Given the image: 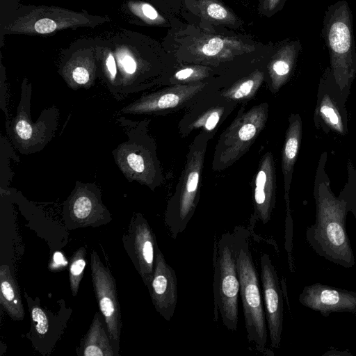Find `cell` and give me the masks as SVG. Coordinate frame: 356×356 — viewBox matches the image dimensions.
<instances>
[{"label":"cell","mask_w":356,"mask_h":356,"mask_svg":"<svg viewBox=\"0 0 356 356\" xmlns=\"http://www.w3.org/2000/svg\"><path fill=\"white\" fill-rule=\"evenodd\" d=\"M163 45L179 64L211 67L221 76H245L266 65L274 43L244 32H208L177 17Z\"/></svg>","instance_id":"cell-1"},{"label":"cell","mask_w":356,"mask_h":356,"mask_svg":"<svg viewBox=\"0 0 356 356\" xmlns=\"http://www.w3.org/2000/svg\"><path fill=\"white\" fill-rule=\"evenodd\" d=\"M327 160V154L324 152L319 158L314 178L315 222L306 229V241L319 256L349 268L355 263L346 227L347 213L352 206V182L348 176L346 187L340 196L336 197L325 171Z\"/></svg>","instance_id":"cell-2"},{"label":"cell","mask_w":356,"mask_h":356,"mask_svg":"<svg viewBox=\"0 0 356 356\" xmlns=\"http://www.w3.org/2000/svg\"><path fill=\"white\" fill-rule=\"evenodd\" d=\"M238 236L236 268L247 339L253 350L265 355L273 356L267 348L268 328L258 274L250 247L249 229L235 227Z\"/></svg>","instance_id":"cell-3"},{"label":"cell","mask_w":356,"mask_h":356,"mask_svg":"<svg viewBox=\"0 0 356 356\" xmlns=\"http://www.w3.org/2000/svg\"><path fill=\"white\" fill-rule=\"evenodd\" d=\"M353 15L346 0L328 6L323 20L322 35L330 56V68L342 92L348 97L356 76V47Z\"/></svg>","instance_id":"cell-4"},{"label":"cell","mask_w":356,"mask_h":356,"mask_svg":"<svg viewBox=\"0 0 356 356\" xmlns=\"http://www.w3.org/2000/svg\"><path fill=\"white\" fill-rule=\"evenodd\" d=\"M238 236L234 228L215 238L213 265V321L221 319L224 326L231 331L238 327V299L240 282L236 268Z\"/></svg>","instance_id":"cell-5"},{"label":"cell","mask_w":356,"mask_h":356,"mask_svg":"<svg viewBox=\"0 0 356 356\" xmlns=\"http://www.w3.org/2000/svg\"><path fill=\"white\" fill-rule=\"evenodd\" d=\"M210 138L198 133L188 147L184 168L164 214L170 236L176 239L184 232L199 202L206 151Z\"/></svg>","instance_id":"cell-6"},{"label":"cell","mask_w":356,"mask_h":356,"mask_svg":"<svg viewBox=\"0 0 356 356\" xmlns=\"http://www.w3.org/2000/svg\"><path fill=\"white\" fill-rule=\"evenodd\" d=\"M147 121L129 130L128 140L113 152L115 161L129 181L143 184L152 191L161 186L163 176L157 156L156 145L147 133Z\"/></svg>","instance_id":"cell-7"},{"label":"cell","mask_w":356,"mask_h":356,"mask_svg":"<svg viewBox=\"0 0 356 356\" xmlns=\"http://www.w3.org/2000/svg\"><path fill=\"white\" fill-rule=\"evenodd\" d=\"M269 105L262 102L245 111L240 108L232 123L220 134L216 145L212 170L222 171L242 157L264 130L268 120Z\"/></svg>","instance_id":"cell-8"},{"label":"cell","mask_w":356,"mask_h":356,"mask_svg":"<svg viewBox=\"0 0 356 356\" xmlns=\"http://www.w3.org/2000/svg\"><path fill=\"white\" fill-rule=\"evenodd\" d=\"M237 104L224 97L220 91L208 89L186 108L178 123L180 136L185 138L198 131L212 139Z\"/></svg>","instance_id":"cell-9"},{"label":"cell","mask_w":356,"mask_h":356,"mask_svg":"<svg viewBox=\"0 0 356 356\" xmlns=\"http://www.w3.org/2000/svg\"><path fill=\"white\" fill-rule=\"evenodd\" d=\"M215 80L191 83L168 85L142 96L124 107L121 112L129 114L165 115L191 105Z\"/></svg>","instance_id":"cell-10"},{"label":"cell","mask_w":356,"mask_h":356,"mask_svg":"<svg viewBox=\"0 0 356 356\" xmlns=\"http://www.w3.org/2000/svg\"><path fill=\"white\" fill-rule=\"evenodd\" d=\"M348 97L337 83L330 67L324 70L317 90L314 122L325 133L344 136L348 133Z\"/></svg>","instance_id":"cell-11"},{"label":"cell","mask_w":356,"mask_h":356,"mask_svg":"<svg viewBox=\"0 0 356 356\" xmlns=\"http://www.w3.org/2000/svg\"><path fill=\"white\" fill-rule=\"evenodd\" d=\"M90 268L94 291L106 331L114 350H118L122 320L115 280L95 250L90 254Z\"/></svg>","instance_id":"cell-12"},{"label":"cell","mask_w":356,"mask_h":356,"mask_svg":"<svg viewBox=\"0 0 356 356\" xmlns=\"http://www.w3.org/2000/svg\"><path fill=\"white\" fill-rule=\"evenodd\" d=\"M31 90H22L17 113L11 122L10 138L15 145L23 154L40 150L51 140L56 130V120L50 121L49 113L36 123L31 122L29 115V100Z\"/></svg>","instance_id":"cell-13"},{"label":"cell","mask_w":356,"mask_h":356,"mask_svg":"<svg viewBox=\"0 0 356 356\" xmlns=\"http://www.w3.org/2000/svg\"><path fill=\"white\" fill-rule=\"evenodd\" d=\"M180 17L208 32H242L245 22L221 0H183Z\"/></svg>","instance_id":"cell-14"},{"label":"cell","mask_w":356,"mask_h":356,"mask_svg":"<svg viewBox=\"0 0 356 356\" xmlns=\"http://www.w3.org/2000/svg\"><path fill=\"white\" fill-rule=\"evenodd\" d=\"M263 301L270 345L279 348L283 331L284 305L277 270L270 256L263 253L259 258Z\"/></svg>","instance_id":"cell-15"},{"label":"cell","mask_w":356,"mask_h":356,"mask_svg":"<svg viewBox=\"0 0 356 356\" xmlns=\"http://www.w3.org/2000/svg\"><path fill=\"white\" fill-rule=\"evenodd\" d=\"M123 241L136 269L147 287L153 277L157 243L153 230L141 214L138 213L133 218Z\"/></svg>","instance_id":"cell-16"},{"label":"cell","mask_w":356,"mask_h":356,"mask_svg":"<svg viewBox=\"0 0 356 356\" xmlns=\"http://www.w3.org/2000/svg\"><path fill=\"white\" fill-rule=\"evenodd\" d=\"M65 223L70 229L97 227L108 223L111 215L95 186L83 184L75 188L64 208Z\"/></svg>","instance_id":"cell-17"},{"label":"cell","mask_w":356,"mask_h":356,"mask_svg":"<svg viewBox=\"0 0 356 356\" xmlns=\"http://www.w3.org/2000/svg\"><path fill=\"white\" fill-rule=\"evenodd\" d=\"M276 169L270 152L261 157L254 177L252 190L253 211L249 231L251 233L257 222L266 224L271 218L276 202Z\"/></svg>","instance_id":"cell-18"},{"label":"cell","mask_w":356,"mask_h":356,"mask_svg":"<svg viewBox=\"0 0 356 356\" xmlns=\"http://www.w3.org/2000/svg\"><path fill=\"white\" fill-rule=\"evenodd\" d=\"M156 312L167 321L174 316L177 303V278L157 244L152 279L147 286Z\"/></svg>","instance_id":"cell-19"},{"label":"cell","mask_w":356,"mask_h":356,"mask_svg":"<svg viewBox=\"0 0 356 356\" xmlns=\"http://www.w3.org/2000/svg\"><path fill=\"white\" fill-rule=\"evenodd\" d=\"M298 300L325 317L336 312L356 314V292L321 283L305 286Z\"/></svg>","instance_id":"cell-20"},{"label":"cell","mask_w":356,"mask_h":356,"mask_svg":"<svg viewBox=\"0 0 356 356\" xmlns=\"http://www.w3.org/2000/svg\"><path fill=\"white\" fill-rule=\"evenodd\" d=\"M301 49L298 38H286L274 43L266 65V79L273 93H277L292 76Z\"/></svg>","instance_id":"cell-21"},{"label":"cell","mask_w":356,"mask_h":356,"mask_svg":"<svg viewBox=\"0 0 356 356\" xmlns=\"http://www.w3.org/2000/svg\"><path fill=\"white\" fill-rule=\"evenodd\" d=\"M302 135L301 117L298 113H291L289 118V125L285 133L281 157L284 193H289L294 166L301 145Z\"/></svg>","instance_id":"cell-22"},{"label":"cell","mask_w":356,"mask_h":356,"mask_svg":"<svg viewBox=\"0 0 356 356\" xmlns=\"http://www.w3.org/2000/svg\"><path fill=\"white\" fill-rule=\"evenodd\" d=\"M0 303L8 315L15 321L24 317V309L17 283L6 264L0 267Z\"/></svg>","instance_id":"cell-23"},{"label":"cell","mask_w":356,"mask_h":356,"mask_svg":"<svg viewBox=\"0 0 356 356\" xmlns=\"http://www.w3.org/2000/svg\"><path fill=\"white\" fill-rule=\"evenodd\" d=\"M266 79V66L255 69L236 79L230 86L220 91L227 99L241 103L253 98Z\"/></svg>","instance_id":"cell-24"},{"label":"cell","mask_w":356,"mask_h":356,"mask_svg":"<svg viewBox=\"0 0 356 356\" xmlns=\"http://www.w3.org/2000/svg\"><path fill=\"white\" fill-rule=\"evenodd\" d=\"M102 316L95 313L82 346L83 356H113L114 349Z\"/></svg>","instance_id":"cell-25"},{"label":"cell","mask_w":356,"mask_h":356,"mask_svg":"<svg viewBox=\"0 0 356 356\" xmlns=\"http://www.w3.org/2000/svg\"><path fill=\"white\" fill-rule=\"evenodd\" d=\"M219 76L221 77L218 72L208 66L177 63L164 84L191 83L215 80Z\"/></svg>","instance_id":"cell-26"},{"label":"cell","mask_w":356,"mask_h":356,"mask_svg":"<svg viewBox=\"0 0 356 356\" xmlns=\"http://www.w3.org/2000/svg\"><path fill=\"white\" fill-rule=\"evenodd\" d=\"M86 248L81 247L74 253L71 258L70 266V282L73 296H76L80 282L83 275V270L86 266Z\"/></svg>","instance_id":"cell-27"},{"label":"cell","mask_w":356,"mask_h":356,"mask_svg":"<svg viewBox=\"0 0 356 356\" xmlns=\"http://www.w3.org/2000/svg\"><path fill=\"white\" fill-rule=\"evenodd\" d=\"M32 321L35 323V328L38 334L44 335L49 330V321L44 310L38 306H33L31 309Z\"/></svg>","instance_id":"cell-28"},{"label":"cell","mask_w":356,"mask_h":356,"mask_svg":"<svg viewBox=\"0 0 356 356\" xmlns=\"http://www.w3.org/2000/svg\"><path fill=\"white\" fill-rule=\"evenodd\" d=\"M286 0H259V14L266 17H271L284 8Z\"/></svg>","instance_id":"cell-29"},{"label":"cell","mask_w":356,"mask_h":356,"mask_svg":"<svg viewBox=\"0 0 356 356\" xmlns=\"http://www.w3.org/2000/svg\"><path fill=\"white\" fill-rule=\"evenodd\" d=\"M161 11L170 15L180 17L183 0H156Z\"/></svg>","instance_id":"cell-30"},{"label":"cell","mask_w":356,"mask_h":356,"mask_svg":"<svg viewBox=\"0 0 356 356\" xmlns=\"http://www.w3.org/2000/svg\"><path fill=\"white\" fill-rule=\"evenodd\" d=\"M56 23L48 18L37 21L34 25V29L39 33H49L56 30Z\"/></svg>","instance_id":"cell-31"},{"label":"cell","mask_w":356,"mask_h":356,"mask_svg":"<svg viewBox=\"0 0 356 356\" xmlns=\"http://www.w3.org/2000/svg\"><path fill=\"white\" fill-rule=\"evenodd\" d=\"M54 262L57 265H62L63 264L65 263L62 254H60V252L55 253L54 257Z\"/></svg>","instance_id":"cell-32"},{"label":"cell","mask_w":356,"mask_h":356,"mask_svg":"<svg viewBox=\"0 0 356 356\" xmlns=\"http://www.w3.org/2000/svg\"><path fill=\"white\" fill-rule=\"evenodd\" d=\"M351 355L350 353H347V352H344V351H339V350H329L327 352H326L325 354H323V356H325V355Z\"/></svg>","instance_id":"cell-33"},{"label":"cell","mask_w":356,"mask_h":356,"mask_svg":"<svg viewBox=\"0 0 356 356\" xmlns=\"http://www.w3.org/2000/svg\"><path fill=\"white\" fill-rule=\"evenodd\" d=\"M241 3H243L245 6L248 4V0H239Z\"/></svg>","instance_id":"cell-34"}]
</instances>
